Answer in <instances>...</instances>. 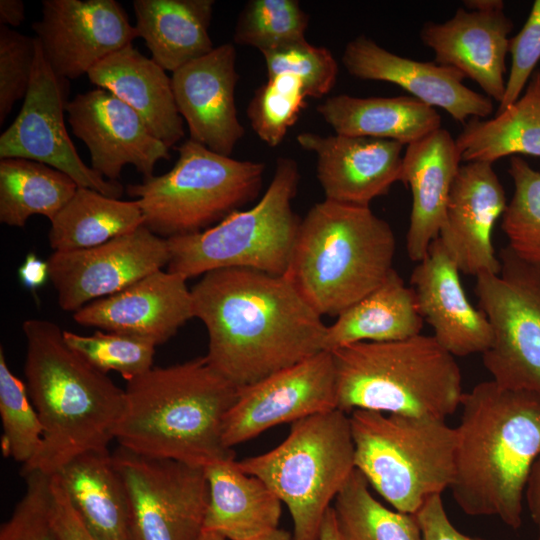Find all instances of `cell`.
Instances as JSON below:
<instances>
[{"mask_svg": "<svg viewBox=\"0 0 540 540\" xmlns=\"http://www.w3.org/2000/svg\"><path fill=\"white\" fill-rule=\"evenodd\" d=\"M208 363L241 389L324 350L327 326L283 275L210 271L191 289Z\"/></svg>", "mask_w": 540, "mask_h": 540, "instance_id": "obj_1", "label": "cell"}, {"mask_svg": "<svg viewBox=\"0 0 540 540\" xmlns=\"http://www.w3.org/2000/svg\"><path fill=\"white\" fill-rule=\"evenodd\" d=\"M453 499L470 516L522 525L525 489L540 455V394L480 382L460 403Z\"/></svg>", "mask_w": 540, "mask_h": 540, "instance_id": "obj_2", "label": "cell"}, {"mask_svg": "<svg viewBox=\"0 0 540 540\" xmlns=\"http://www.w3.org/2000/svg\"><path fill=\"white\" fill-rule=\"evenodd\" d=\"M28 395L44 432L35 457L21 474L55 475L76 456L108 449L125 403V391L87 362L64 338V330L44 319L22 324Z\"/></svg>", "mask_w": 540, "mask_h": 540, "instance_id": "obj_3", "label": "cell"}, {"mask_svg": "<svg viewBox=\"0 0 540 540\" xmlns=\"http://www.w3.org/2000/svg\"><path fill=\"white\" fill-rule=\"evenodd\" d=\"M115 432L119 446L141 456L205 468L234 459L223 443L225 417L239 388L206 357L152 367L127 380Z\"/></svg>", "mask_w": 540, "mask_h": 540, "instance_id": "obj_4", "label": "cell"}, {"mask_svg": "<svg viewBox=\"0 0 540 540\" xmlns=\"http://www.w3.org/2000/svg\"><path fill=\"white\" fill-rule=\"evenodd\" d=\"M395 247L369 207L324 199L301 220L283 276L319 315L338 316L385 280Z\"/></svg>", "mask_w": 540, "mask_h": 540, "instance_id": "obj_5", "label": "cell"}, {"mask_svg": "<svg viewBox=\"0 0 540 540\" xmlns=\"http://www.w3.org/2000/svg\"><path fill=\"white\" fill-rule=\"evenodd\" d=\"M337 408L445 420L464 394L455 356L433 336L357 342L330 352Z\"/></svg>", "mask_w": 540, "mask_h": 540, "instance_id": "obj_6", "label": "cell"}, {"mask_svg": "<svg viewBox=\"0 0 540 540\" xmlns=\"http://www.w3.org/2000/svg\"><path fill=\"white\" fill-rule=\"evenodd\" d=\"M355 468L397 511L415 515L450 488L456 431L445 420L353 410Z\"/></svg>", "mask_w": 540, "mask_h": 540, "instance_id": "obj_7", "label": "cell"}, {"mask_svg": "<svg viewBox=\"0 0 540 540\" xmlns=\"http://www.w3.org/2000/svg\"><path fill=\"white\" fill-rule=\"evenodd\" d=\"M237 465L285 503L293 540H319L330 504L355 469L349 415L336 409L296 421L274 449Z\"/></svg>", "mask_w": 540, "mask_h": 540, "instance_id": "obj_8", "label": "cell"}, {"mask_svg": "<svg viewBox=\"0 0 540 540\" xmlns=\"http://www.w3.org/2000/svg\"><path fill=\"white\" fill-rule=\"evenodd\" d=\"M299 179L296 161L279 157L268 188L252 208L201 232L167 239V271L186 280L224 268L284 275L301 222L291 206Z\"/></svg>", "mask_w": 540, "mask_h": 540, "instance_id": "obj_9", "label": "cell"}, {"mask_svg": "<svg viewBox=\"0 0 540 540\" xmlns=\"http://www.w3.org/2000/svg\"><path fill=\"white\" fill-rule=\"evenodd\" d=\"M173 168L127 186L137 198L143 225L163 238L189 235L216 225L254 201L265 164L240 161L188 139L177 147Z\"/></svg>", "mask_w": 540, "mask_h": 540, "instance_id": "obj_10", "label": "cell"}, {"mask_svg": "<svg viewBox=\"0 0 540 540\" xmlns=\"http://www.w3.org/2000/svg\"><path fill=\"white\" fill-rule=\"evenodd\" d=\"M498 258V274L476 276L479 309L493 333L483 364L498 385L540 394V266L508 246Z\"/></svg>", "mask_w": 540, "mask_h": 540, "instance_id": "obj_11", "label": "cell"}, {"mask_svg": "<svg viewBox=\"0 0 540 540\" xmlns=\"http://www.w3.org/2000/svg\"><path fill=\"white\" fill-rule=\"evenodd\" d=\"M112 455L128 496L130 540L199 539L209 500L204 468L121 446Z\"/></svg>", "mask_w": 540, "mask_h": 540, "instance_id": "obj_12", "label": "cell"}, {"mask_svg": "<svg viewBox=\"0 0 540 540\" xmlns=\"http://www.w3.org/2000/svg\"><path fill=\"white\" fill-rule=\"evenodd\" d=\"M67 94L68 80L55 74L37 40L30 86L20 112L0 136V158L48 165L70 176L79 187L119 199L123 185L86 165L71 141L64 119Z\"/></svg>", "mask_w": 540, "mask_h": 540, "instance_id": "obj_13", "label": "cell"}, {"mask_svg": "<svg viewBox=\"0 0 540 540\" xmlns=\"http://www.w3.org/2000/svg\"><path fill=\"white\" fill-rule=\"evenodd\" d=\"M169 259L167 239L142 225L92 248L54 251L47 262L59 306L74 313L162 270Z\"/></svg>", "mask_w": 540, "mask_h": 540, "instance_id": "obj_14", "label": "cell"}, {"mask_svg": "<svg viewBox=\"0 0 540 540\" xmlns=\"http://www.w3.org/2000/svg\"><path fill=\"white\" fill-rule=\"evenodd\" d=\"M336 409L334 362L322 351L239 389L224 420L223 443L232 449L274 426Z\"/></svg>", "mask_w": 540, "mask_h": 540, "instance_id": "obj_15", "label": "cell"}, {"mask_svg": "<svg viewBox=\"0 0 540 540\" xmlns=\"http://www.w3.org/2000/svg\"><path fill=\"white\" fill-rule=\"evenodd\" d=\"M35 37L55 74L76 79L138 37L115 0H44Z\"/></svg>", "mask_w": 540, "mask_h": 540, "instance_id": "obj_16", "label": "cell"}, {"mask_svg": "<svg viewBox=\"0 0 540 540\" xmlns=\"http://www.w3.org/2000/svg\"><path fill=\"white\" fill-rule=\"evenodd\" d=\"M72 133L88 148L91 168L117 181L133 165L144 178L153 176L169 149L148 129L141 116L111 92L97 88L77 94L66 106Z\"/></svg>", "mask_w": 540, "mask_h": 540, "instance_id": "obj_17", "label": "cell"}, {"mask_svg": "<svg viewBox=\"0 0 540 540\" xmlns=\"http://www.w3.org/2000/svg\"><path fill=\"white\" fill-rule=\"evenodd\" d=\"M236 50L224 43L172 73L177 109L191 140L224 156H231L244 135L235 105L238 81Z\"/></svg>", "mask_w": 540, "mask_h": 540, "instance_id": "obj_18", "label": "cell"}, {"mask_svg": "<svg viewBox=\"0 0 540 540\" xmlns=\"http://www.w3.org/2000/svg\"><path fill=\"white\" fill-rule=\"evenodd\" d=\"M299 146L315 154L316 175L325 199L369 207L401 182L404 145L386 139L302 132Z\"/></svg>", "mask_w": 540, "mask_h": 540, "instance_id": "obj_19", "label": "cell"}, {"mask_svg": "<svg viewBox=\"0 0 540 540\" xmlns=\"http://www.w3.org/2000/svg\"><path fill=\"white\" fill-rule=\"evenodd\" d=\"M342 63L351 76L396 84L464 125L493 112L492 99L465 86V76L456 68L396 55L365 35L346 44Z\"/></svg>", "mask_w": 540, "mask_h": 540, "instance_id": "obj_20", "label": "cell"}, {"mask_svg": "<svg viewBox=\"0 0 540 540\" xmlns=\"http://www.w3.org/2000/svg\"><path fill=\"white\" fill-rule=\"evenodd\" d=\"M504 188L491 163L466 162L452 184L439 239L459 272L498 274L491 232L506 208Z\"/></svg>", "mask_w": 540, "mask_h": 540, "instance_id": "obj_21", "label": "cell"}, {"mask_svg": "<svg viewBox=\"0 0 540 540\" xmlns=\"http://www.w3.org/2000/svg\"><path fill=\"white\" fill-rule=\"evenodd\" d=\"M186 279L159 270L127 288L97 299L73 313L85 327L127 334L160 345L194 317Z\"/></svg>", "mask_w": 540, "mask_h": 540, "instance_id": "obj_22", "label": "cell"}, {"mask_svg": "<svg viewBox=\"0 0 540 540\" xmlns=\"http://www.w3.org/2000/svg\"><path fill=\"white\" fill-rule=\"evenodd\" d=\"M418 311L434 330L433 337L453 356L484 353L492 344L491 326L469 302L459 269L439 237L411 274Z\"/></svg>", "mask_w": 540, "mask_h": 540, "instance_id": "obj_23", "label": "cell"}, {"mask_svg": "<svg viewBox=\"0 0 540 540\" xmlns=\"http://www.w3.org/2000/svg\"><path fill=\"white\" fill-rule=\"evenodd\" d=\"M512 29L513 22L504 11L458 9L443 23H425L420 39L433 50L434 62L456 68L500 103L506 88L505 61Z\"/></svg>", "mask_w": 540, "mask_h": 540, "instance_id": "obj_24", "label": "cell"}, {"mask_svg": "<svg viewBox=\"0 0 540 540\" xmlns=\"http://www.w3.org/2000/svg\"><path fill=\"white\" fill-rule=\"evenodd\" d=\"M460 162L455 139L442 128L406 146L401 182L412 194L406 251L414 262L423 260L439 237Z\"/></svg>", "mask_w": 540, "mask_h": 540, "instance_id": "obj_25", "label": "cell"}, {"mask_svg": "<svg viewBox=\"0 0 540 540\" xmlns=\"http://www.w3.org/2000/svg\"><path fill=\"white\" fill-rule=\"evenodd\" d=\"M87 76L98 88L111 92L135 110L168 148L184 138L183 118L176 106L171 78L132 44L97 63Z\"/></svg>", "mask_w": 540, "mask_h": 540, "instance_id": "obj_26", "label": "cell"}, {"mask_svg": "<svg viewBox=\"0 0 540 540\" xmlns=\"http://www.w3.org/2000/svg\"><path fill=\"white\" fill-rule=\"evenodd\" d=\"M204 470L209 488L204 530L249 540L279 528L282 502L261 479L243 472L234 459Z\"/></svg>", "mask_w": 540, "mask_h": 540, "instance_id": "obj_27", "label": "cell"}, {"mask_svg": "<svg viewBox=\"0 0 540 540\" xmlns=\"http://www.w3.org/2000/svg\"><path fill=\"white\" fill-rule=\"evenodd\" d=\"M55 476L97 540H130L128 496L108 449L76 456Z\"/></svg>", "mask_w": 540, "mask_h": 540, "instance_id": "obj_28", "label": "cell"}, {"mask_svg": "<svg viewBox=\"0 0 540 540\" xmlns=\"http://www.w3.org/2000/svg\"><path fill=\"white\" fill-rule=\"evenodd\" d=\"M316 111L336 134L414 143L441 128L436 109L413 96L326 98Z\"/></svg>", "mask_w": 540, "mask_h": 540, "instance_id": "obj_29", "label": "cell"}, {"mask_svg": "<svg viewBox=\"0 0 540 540\" xmlns=\"http://www.w3.org/2000/svg\"><path fill=\"white\" fill-rule=\"evenodd\" d=\"M213 0H134L135 28L152 59L172 73L215 47L209 35Z\"/></svg>", "mask_w": 540, "mask_h": 540, "instance_id": "obj_30", "label": "cell"}, {"mask_svg": "<svg viewBox=\"0 0 540 540\" xmlns=\"http://www.w3.org/2000/svg\"><path fill=\"white\" fill-rule=\"evenodd\" d=\"M414 292L393 268L373 291L348 307L327 326L324 350L357 342H386L421 334Z\"/></svg>", "mask_w": 540, "mask_h": 540, "instance_id": "obj_31", "label": "cell"}, {"mask_svg": "<svg viewBox=\"0 0 540 540\" xmlns=\"http://www.w3.org/2000/svg\"><path fill=\"white\" fill-rule=\"evenodd\" d=\"M455 142L465 163L540 157V70L532 74L523 94L495 117L469 119Z\"/></svg>", "mask_w": 540, "mask_h": 540, "instance_id": "obj_32", "label": "cell"}, {"mask_svg": "<svg viewBox=\"0 0 540 540\" xmlns=\"http://www.w3.org/2000/svg\"><path fill=\"white\" fill-rule=\"evenodd\" d=\"M50 222V247L63 252L92 248L132 232L143 225L144 217L137 200L123 201L78 187Z\"/></svg>", "mask_w": 540, "mask_h": 540, "instance_id": "obj_33", "label": "cell"}, {"mask_svg": "<svg viewBox=\"0 0 540 540\" xmlns=\"http://www.w3.org/2000/svg\"><path fill=\"white\" fill-rule=\"evenodd\" d=\"M67 174L23 158L0 161V222L23 228L33 215L50 221L78 189Z\"/></svg>", "mask_w": 540, "mask_h": 540, "instance_id": "obj_34", "label": "cell"}, {"mask_svg": "<svg viewBox=\"0 0 540 540\" xmlns=\"http://www.w3.org/2000/svg\"><path fill=\"white\" fill-rule=\"evenodd\" d=\"M364 475L354 469L332 506L340 540H422L413 514L377 501Z\"/></svg>", "mask_w": 540, "mask_h": 540, "instance_id": "obj_35", "label": "cell"}, {"mask_svg": "<svg viewBox=\"0 0 540 540\" xmlns=\"http://www.w3.org/2000/svg\"><path fill=\"white\" fill-rule=\"evenodd\" d=\"M309 15L297 0H250L238 15L233 40L261 53L305 39Z\"/></svg>", "mask_w": 540, "mask_h": 540, "instance_id": "obj_36", "label": "cell"}, {"mask_svg": "<svg viewBox=\"0 0 540 540\" xmlns=\"http://www.w3.org/2000/svg\"><path fill=\"white\" fill-rule=\"evenodd\" d=\"M509 163L514 194L503 212L501 228L507 246L518 257L540 266V171L517 155Z\"/></svg>", "mask_w": 540, "mask_h": 540, "instance_id": "obj_37", "label": "cell"}, {"mask_svg": "<svg viewBox=\"0 0 540 540\" xmlns=\"http://www.w3.org/2000/svg\"><path fill=\"white\" fill-rule=\"evenodd\" d=\"M0 416L3 455L25 465L38 453L44 428L28 395L25 382L9 369L0 348Z\"/></svg>", "mask_w": 540, "mask_h": 540, "instance_id": "obj_38", "label": "cell"}, {"mask_svg": "<svg viewBox=\"0 0 540 540\" xmlns=\"http://www.w3.org/2000/svg\"><path fill=\"white\" fill-rule=\"evenodd\" d=\"M301 82L288 74L267 78L247 107L250 126L271 148L278 146L306 106Z\"/></svg>", "mask_w": 540, "mask_h": 540, "instance_id": "obj_39", "label": "cell"}, {"mask_svg": "<svg viewBox=\"0 0 540 540\" xmlns=\"http://www.w3.org/2000/svg\"><path fill=\"white\" fill-rule=\"evenodd\" d=\"M67 344L99 371H116L126 380L153 366L156 345L145 339L116 332H95L85 336L64 331Z\"/></svg>", "mask_w": 540, "mask_h": 540, "instance_id": "obj_40", "label": "cell"}, {"mask_svg": "<svg viewBox=\"0 0 540 540\" xmlns=\"http://www.w3.org/2000/svg\"><path fill=\"white\" fill-rule=\"evenodd\" d=\"M267 78L288 74L297 78L307 97L321 98L334 87L338 64L331 51L306 40L262 53Z\"/></svg>", "mask_w": 540, "mask_h": 540, "instance_id": "obj_41", "label": "cell"}, {"mask_svg": "<svg viewBox=\"0 0 540 540\" xmlns=\"http://www.w3.org/2000/svg\"><path fill=\"white\" fill-rule=\"evenodd\" d=\"M23 477L24 495L1 525L0 540H58L51 517V476L34 471Z\"/></svg>", "mask_w": 540, "mask_h": 540, "instance_id": "obj_42", "label": "cell"}, {"mask_svg": "<svg viewBox=\"0 0 540 540\" xmlns=\"http://www.w3.org/2000/svg\"><path fill=\"white\" fill-rule=\"evenodd\" d=\"M37 40L8 26H0V123L30 86Z\"/></svg>", "mask_w": 540, "mask_h": 540, "instance_id": "obj_43", "label": "cell"}, {"mask_svg": "<svg viewBox=\"0 0 540 540\" xmlns=\"http://www.w3.org/2000/svg\"><path fill=\"white\" fill-rule=\"evenodd\" d=\"M511 69L497 112L513 104L521 95L540 60V0H535L522 29L509 40Z\"/></svg>", "mask_w": 540, "mask_h": 540, "instance_id": "obj_44", "label": "cell"}, {"mask_svg": "<svg viewBox=\"0 0 540 540\" xmlns=\"http://www.w3.org/2000/svg\"><path fill=\"white\" fill-rule=\"evenodd\" d=\"M51 517L58 540H97L82 522L55 475L51 476Z\"/></svg>", "mask_w": 540, "mask_h": 540, "instance_id": "obj_45", "label": "cell"}, {"mask_svg": "<svg viewBox=\"0 0 540 540\" xmlns=\"http://www.w3.org/2000/svg\"><path fill=\"white\" fill-rule=\"evenodd\" d=\"M422 540H484L460 532L450 521L441 498L434 495L415 514Z\"/></svg>", "mask_w": 540, "mask_h": 540, "instance_id": "obj_46", "label": "cell"}, {"mask_svg": "<svg viewBox=\"0 0 540 540\" xmlns=\"http://www.w3.org/2000/svg\"><path fill=\"white\" fill-rule=\"evenodd\" d=\"M18 275L25 287L35 291L43 286L49 278L48 262L40 259L34 253H29L19 267Z\"/></svg>", "mask_w": 540, "mask_h": 540, "instance_id": "obj_47", "label": "cell"}, {"mask_svg": "<svg viewBox=\"0 0 540 540\" xmlns=\"http://www.w3.org/2000/svg\"><path fill=\"white\" fill-rule=\"evenodd\" d=\"M540 540V455L535 461L525 489V499Z\"/></svg>", "mask_w": 540, "mask_h": 540, "instance_id": "obj_48", "label": "cell"}, {"mask_svg": "<svg viewBox=\"0 0 540 540\" xmlns=\"http://www.w3.org/2000/svg\"><path fill=\"white\" fill-rule=\"evenodd\" d=\"M25 19V8L22 0L0 1V23L4 26H19Z\"/></svg>", "mask_w": 540, "mask_h": 540, "instance_id": "obj_49", "label": "cell"}, {"mask_svg": "<svg viewBox=\"0 0 540 540\" xmlns=\"http://www.w3.org/2000/svg\"><path fill=\"white\" fill-rule=\"evenodd\" d=\"M463 3L468 10L478 12L504 11L505 6L502 0H466Z\"/></svg>", "mask_w": 540, "mask_h": 540, "instance_id": "obj_50", "label": "cell"}, {"mask_svg": "<svg viewBox=\"0 0 540 540\" xmlns=\"http://www.w3.org/2000/svg\"><path fill=\"white\" fill-rule=\"evenodd\" d=\"M319 540H340L332 506L327 510L321 525Z\"/></svg>", "mask_w": 540, "mask_h": 540, "instance_id": "obj_51", "label": "cell"}, {"mask_svg": "<svg viewBox=\"0 0 540 540\" xmlns=\"http://www.w3.org/2000/svg\"><path fill=\"white\" fill-rule=\"evenodd\" d=\"M249 540H293V536L290 534V532L277 528Z\"/></svg>", "mask_w": 540, "mask_h": 540, "instance_id": "obj_52", "label": "cell"}, {"mask_svg": "<svg viewBox=\"0 0 540 540\" xmlns=\"http://www.w3.org/2000/svg\"><path fill=\"white\" fill-rule=\"evenodd\" d=\"M198 540H227V539L216 532L203 529Z\"/></svg>", "mask_w": 540, "mask_h": 540, "instance_id": "obj_53", "label": "cell"}]
</instances>
